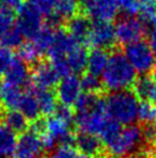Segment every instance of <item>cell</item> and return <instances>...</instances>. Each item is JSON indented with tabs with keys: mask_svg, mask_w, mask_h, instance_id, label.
I'll return each mask as SVG.
<instances>
[{
	"mask_svg": "<svg viewBox=\"0 0 156 158\" xmlns=\"http://www.w3.org/2000/svg\"><path fill=\"white\" fill-rule=\"evenodd\" d=\"M137 73L129 60L121 52H115L109 57L108 65L102 74V84L111 92L125 91L135 85Z\"/></svg>",
	"mask_w": 156,
	"mask_h": 158,
	"instance_id": "1",
	"label": "cell"
},
{
	"mask_svg": "<svg viewBox=\"0 0 156 158\" xmlns=\"http://www.w3.org/2000/svg\"><path fill=\"white\" fill-rule=\"evenodd\" d=\"M138 97L131 91L111 92L104 101V110L109 118L119 125L130 126L138 119Z\"/></svg>",
	"mask_w": 156,
	"mask_h": 158,
	"instance_id": "2",
	"label": "cell"
},
{
	"mask_svg": "<svg viewBox=\"0 0 156 158\" xmlns=\"http://www.w3.org/2000/svg\"><path fill=\"white\" fill-rule=\"evenodd\" d=\"M145 139V132L138 126L130 125L121 128V131L109 140L106 144L107 151L113 157L124 158L135 154Z\"/></svg>",
	"mask_w": 156,
	"mask_h": 158,
	"instance_id": "3",
	"label": "cell"
},
{
	"mask_svg": "<svg viewBox=\"0 0 156 158\" xmlns=\"http://www.w3.org/2000/svg\"><path fill=\"white\" fill-rule=\"evenodd\" d=\"M124 56L138 74H147L154 69L156 65L155 54L149 44L142 40L127 45Z\"/></svg>",
	"mask_w": 156,
	"mask_h": 158,
	"instance_id": "4",
	"label": "cell"
},
{
	"mask_svg": "<svg viewBox=\"0 0 156 158\" xmlns=\"http://www.w3.org/2000/svg\"><path fill=\"white\" fill-rule=\"evenodd\" d=\"M146 34V27L141 19L133 16L122 19L115 27L116 40L119 44L130 45L140 42Z\"/></svg>",
	"mask_w": 156,
	"mask_h": 158,
	"instance_id": "5",
	"label": "cell"
},
{
	"mask_svg": "<svg viewBox=\"0 0 156 158\" xmlns=\"http://www.w3.org/2000/svg\"><path fill=\"white\" fill-rule=\"evenodd\" d=\"M22 35L32 40L43 28V15L31 2L24 4L18 13V26Z\"/></svg>",
	"mask_w": 156,
	"mask_h": 158,
	"instance_id": "6",
	"label": "cell"
},
{
	"mask_svg": "<svg viewBox=\"0 0 156 158\" xmlns=\"http://www.w3.org/2000/svg\"><path fill=\"white\" fill-rule=\"evenodd\" d=\"M109 117L106 110H96L86 113H78L75 121L82 133H87L92 135L100 136L103 132Z\"/></svg>",
	"mask_w": 156,
	"mask_h": 158,
	"instance_id": "7",
	"label": "cell"
},
{
	"mask_svg": "<svg viewBox=\"0 0 156 158\" xmlns=\"http://www.w3.org/2000/svg\"><path fill=\"white\" fill-rule=\"evenodd\" d=\"M82 82L75 74L62 77L57 84V98L62 105H75L82 95Z\"/></svg>",
	"mask_w": 156,
	"mask_h": 158,
	"instance_id": "8",
	"label": "cell"
},
{
	"mask_svg": "<svg viewBox=\"0 0 156 158\" xmlns=\"http://www.w3.org/2000/svg\"><path fill=\"white\" fill-rule=\"evenodd\" d=\"M86 13L96 22H110L118 13L117 0H91L86 4Z\"/></svg>",
	"mask_w": 156,
	"mask_h": 158,
	"instance_id": "9",
	"label": "cell"
},
{
	"mask_svg": "<svg viewBox=\"0 0 156 158\" xmlns=\"http://www.w3.org/2000/svg\"><path fill=\"white\" fill-rule=\"evenodd\" d=\"M78 45L76 40L70 36L69 32L64 31L63 29H57L55 30V36L51 48L48 50V57L51 61L60 60V59H65L67 56L69 54L72 50L77 48Z\"/></svg>",
	"mask_w": 156,
	"mask_h": 158,
	"instance_id": "10",
	"label": "cell"
},
{
	"mask_svg": "<svg viewBox=\"0 0 156 158\" xmlns=\"http://www.w3.org/2000/svg\"><path fill=\"white\" fill-rule=\"evenodd\" d=\"M116 42L115 35V27L110 22H94L92 26L88 44L94 46L96 48H107L113 46Z\"/></svg>",
	"mask_w": 156,
	"mask_h": 158,
	"instance_id": "11",
	"label": "cell"
},
{
	"mask_svg": "<svg viewBox=\"0 0 156 158\" xmlns=\"http://www.w3.org/2000/svg\"><path fill=\"white\" fill-rule=\"evenodd\" d=\"M43 150V144L38 133L35 131H28L22 133L18 137L15 157L16 158H37Z\"/></svg>",
	"mask_w": 156,
	"mask_h": 158,
	"instance_id": "12",
	"label": "cell"
},
{
	"mask_svg": "<svg viewBox=\"0 0 156 158\" xmlns=\"http://www.w3.org/2000/svg\"><path fill=\"white\" fill-rule=\"evenodd\" d=\"M32 82L36 85V89H49L55 87L60 82V75L57 74L52 64L40 62L33 69L31 75Z\"/></svg>",
	"mask_w": 156,
	"mask_h": 158,
	"instance_id": "13",
	"label": "cell"
},
{
	"mask_svg": "<svg viewBox=\"0 0 156 158\" xmlns=\"http://www.w3.org/2000/svg\"><path fill=\"white\" fill-rule=\"evenodd\" d=\"M41 133H47L54 140L61 142L62 144H72L75 141L74 136L69 129V125L62 121L57 117H49L43 121V131ZM40 133V134H41Z\"/></svg>",
	"mask_w": 156,
	"mask_h": 158,
	"instance_id": "14",
	"label": "cell"
},
{
	"mask_svg": "<svg viewBox=\"0 0 156 158\" xmlns=\"http://www.w3.org/2000/svg\"><path fill=\"white\" fill-rule=\"evenodd\" d=\"M6 82L9 84H13L15 87L21 88L25 85L30 80V73L26 67V64L22 61L21 59L15 58L12 65L5 73Z\"/></svg>",
	"mask_w": 156,
	"mask_h": 158,
	"instance_id": "15",
	"label": "cell"
},
{
	"mask_svg": "<svg viewBox=\"0 0 156 158\" xmlns=\"http://www.w3.org/2000/svg\"><path fill=\"white\" fill-rule=\"evenodd\" d=\"M92 26L88 19L82 15L75 16L68 23V32L77 43H87Z\"/></svg>",
	"mask_w": 156,
	"mask_h": 158,
	"instance_id": "16",
	"label": "cell"
},
{
	"mask_svg": "<svg viewBox=\"0 0 156 158\" xmlns=\"http://www.w3.org/2000/svg\"><path fill=\"white\" fill-rule=\"evenodd\" d=\"M78 10L77 0H57L54 13L48 18L51 27L59 24L62 20H71Z\"/></svg>",
	"mask_w": 156,
	"mask_h": 158,
	"instance_id": "17",
	"label": "cell"
},
{
	"mask_svg": "<svg viewBox=\"0 0 156 158\" xmlns=\"http://www.w3.org/2000/svg\"><path fill=\"white\" fill-rule=\"evenodd\" d=\"M108 53L103 48H93L87 57V70L88 74L100 76L103 74L109 61Z\"/></svg>",
	"mask_w": 156,
	"mask_h": 158,
	"instance_id": "18",
	"label": "cell"
},
{
	"mask_svg": "<svg viewBox=\"0 0 156 158\" xmlns=\"http://www.w3.org/2000/svg\"><path fill=\"white\" fill-rule=\"evenodd\" d=\"M18 140L14 131L6 125H0V158H9L15 155Z\"/></svg>",
	"mask_w": 156,
	"mask_h": 158,
	"instance_id": "19",
	"label": "cell"
},
{
	"mask_svg": "<svg viewBox=\"0 0 156 158\" xmlns=\"http://www.w3.org/2000/svg\"><path fill=\"white\" fill-rule=\"evenodd\" d=\"M78 151L82 155H85L86 157H93L100 152L101 150V142L100 139L96 135L87 134V133H80L75 139Z\"/></svg>",
	"mask_w": 156,
	"mask_h": 158,
	"instance_id": "20",
	"label": "cell"
},
{
	"mask_svg": "<svg viewBox=\"0 0 156 158\" xmlns=\"http://www.w3.org/2000/svg\"><path fill=\"white\" fill-rule=\"evenodd\" d=\"M21 90L18 87H15L13 84L5 82L0 85V103L7 110H18V104L22 98Z\"/></svg>",
	"mask_w": 156,
	"mask_h": 158,
	"instance_id": "21",
	"label": "cell"
},
{
	"mask_svg": "<svg viewBox=\"0 0 156 158\" xmlns=\"http://www.w3.org/2000/svg\"><path fill=\"white\" fill-rule=\"evenodd\" d=\"M18 111L21 112L28 120L37 121L40 114V109L35 92L26 91L22 95L21 102L18 104Z\"/></svg>",
	"mask_w": 156,
	"mask_h": 158,
	"instance_id": "22",
	"label": "cell"
},
{
	"mask_svg": "<svg viewBox=\"0 0 156 158\" xmlns=\"http://www.w3.org/2000/svg\"><path fill=\"white\" fill-rule=\"evenodd\" d=\"M133 88L135 96L156 105V80L143 76L135 81Z\"/></svg>",
	"mask_w": 156,
	"mask_h": 158,
	"instance_id": "23",
	"label": "cell"
},
{
	"mask_svg": "<svg viewBox=\"0 0 156 158\" xmlns=\"http://www.w3.org/2000/svg\"><path fill=\"white\" fill-rule=\"evenodd\" d=\"M75 107L78 113H86L96 110H104V101L96 94L84 92L77 99Z\"/></svg>",
	"mask_w": 156,
	"mask_h": 158,
	"instance_id": "24",
	"label": "cell"
},
{
	"mask_svg": "<svg viewBox=\"0 0 156 158\" xmlns=\"http://www.w3.org/2000/svg\"><path fill=\"white\" fill-rule=\"evenodd\" d=\"M55 36V30L51 26H43V28L35 35L31 40V43L35 45V48L38 50L40 54L47 53L51 48Z\"/></svg>",
	"mask_w": 156,
	"mask_h": 158,
	"instance_id": "25",
	"label": "cell"
},
{
	"mask_svg": "<svg viewBox=\"0 0 156 158\" xmlns=\"http://www.w3.org/2000/svg\"><path fill=\"white\" fill-rule=\"evenodd\" d=\"M87 57H88V54H87L86 50L82 48L80 45H78L75 50H72L65 58L70 72L75 73V74L84 72V69L87 68Z\"/></svg>",
	"mask_w": 156,
	"mask_h": 158,
	"instance_id": "26",
	"label": "cell"
},
{
	"mask_svg": "<svg viewBox=\"0 0 156 158\" xmlns=\"http://www.w3.org/2000/svg\"><path fill=\"white\" fill-rule=\"evenodd\" d=\"M35 95L38 101L40 113L45 115H51L57 111V97L48 89H36Z\"/></svg>",
	"mask_w": 156,
	"mask_h": 158,
	"instance_id": "27",
	"label": "cell"
},
{
	"mask_svg": "<svg viewBox=\"0 0 156 158\" xmlns=\"http://www.w3.org/2000/svg\"><path fill=\"white\" fill-rule=\"evenodd\" d=\"M5 125L15 133H24L28 128V119L18 110L8 111L5 115Z\"/></svg>",
	"mask_w": 156,
	"mask_h": 158,
	"instance_id": "28",
	"label": "cell"
},
{
	"mask_svg": "<svg viewBox=\"0 0 156 158\" xmlns=\"http://www.w3.org/2000/svg\"><path fill=\"white\" fill-rule=\"evenodd\" d=\"M23 37L22 32L18 27H12L9 30H7L1 37V45H4L8 48H20L23 44Z\"/></svg>",
	"mask_w": 156,
	"mask_h": 158,
	"instance_id": "29",
	"label": "cell"
},
{
	"mask_svg": "<svg viewBox=\"0 0 156 158\" xmlns=\"http://www.w3.org/2000/svg\"><path fill=\"white\" fill-rule=\"evenodd\" d=\"M40 53L32 43H23L18 48V59L24 64H35L38 60Z\"/></svg>",
	"mask_w": 156,
	"mask_h": 158,
	"instance_id": "30",
	"label": "cell"
},
{
	"mask_svg": "<svg viewBox=\"0 0 156 158\" xmlns=\"http://www.w3.org/2000/svg\"><path fill=\"white\" fill-rule=\"evenodd\" d=\"M138 119L145 123H152L156 121V105L149 102H143L139 106Z\"/></svg>",
	"mask_w": 156,
	"mask_h": 158,
	"instance_id": "31",
	"label": "cell"
},
{
	"mask_svg": "<svg viewBox=\"0 0 156 158\" xmlns=\"http://www.w3.org/2000/svg\"><path fill=\"white\" fill-rule=\"evenodd\" d=\"M51 158H83L82 154L72 144H60L53 150Z\"/></svg>",
	"mask_w": 156,
	"mask_h": 158,
	"instance_id": "32",
	"label": "cell"
},
{
	"mask_svg": "<svg viewBox=\"0 0 156 158\" xmlns=\"http://www.w3.org/2000/svg\"><path fill=\"white\" fill-rule=\"evenodd\" d=\"M80 82H82V89L88 94H96L102 89V82H100L99 76L87 74L80 80Z\"/></svg>",
	"mask_w": 156,
	"mask_h": 158,
	"instance_id": "33",
	"label": "cell"
},
{
	"mask_svg": "<svg viewBox=\"0 0 156 158\" xmlns=\"http://www.w3.org/2000/svg\"><path fill=\"white\" fill-rule=\"evenodd\" d=\"M139 14L142 21H150L156 15V0H140Z\"/></svg>",
	"mask_w": 156,
	"mask_h": 158,
	"instance_id": "34",
	"label": "cell"
},
{
	"mask_svg": "<svg viewBox=\"0 0 156 158\" xmlns=\"http://www.w3.org/2000/svg\"><path fill=\"white\" fill-rule=\"evenodd\" d=\"M29 2L33 5L41 13V15L49 18L55 10L57 0H29Z\"/></svg>",
	"mask_w": 156,
	"mask_h": 158,
	"instance_id": "35",
	"label": "cell"
},
{
	"mask_svg": "<svg viewBox=\"0 0 156 158\" xmlns=\"http://www.w3.org/2000/svg\"><path fill=\"white\" fill-rule=\"evenodd\" d=\"M13 13L9 12L8 9H6L0 4V40L6 31L13 27Z\"/></svg>",
	"mask_w": 156,
	"mask_h": 158,
	"instance_id": "36",
	"label": "cell"
},
{
	"mask_svg": "<svg viewBox=\"0 0 156 158\" xmlns=\"http://www.w3.org/2000/svg\"><path fill=\"white\" fill-rule=\"evenodd\" d=\"M118 9L125 15L133 16L139 13L140 8V0H117Z\"/></svg>",
	"mask_w": 156,
	"mask_h": 158,
	"instance_id": "37",
	"label": "cell"
},
{
	"mask_svg": "<svg viewBox=\"0 0 156 158\" xmlns=\"http://www.w3.org/2000/svg\"><path fill=\"white\" fill-rule=\"evenodd\" d=\"M14 59L15 58L13 57L12 50L0 44V74L6 73V70L8 69L9 66L12 65Z\"/></svg>",
	"mask_w": 156,
	"mask_h": 158,
	"instance_id": "38",
	"label": "cell"
},
{
	"mask_svg": "<svg viewBox=\"0 0 156 158\" xmlns=\"http://www.w3.org/2000/svg\"><path fill=\"white\" fill-rule=\"evenodd\" d=\"M55 117H57L59 119H61V120H62V121H64L65 123H68L69 126L75 120L74 112H72V110L70 109V106H65V105H62V104L57 107V111H55Z\"/></svg>",
	"mask_w": 156,
	"mask_h": 158,
	"instance_id": "39",
	"label": "cell"
},
{
	"mask_svg": "<svg viewBox=\"0 0 156 158\" xmlns=\"http://www.w3.org/2000/svg\"><path fill=\"white\" fill-rule=\"evenodd\" d=\"M0 4L4 6L9 12H20V9L23 7V0H0Z\"/></svg>",
	"mask_w": 156,
	"mask_h": 158,
	"instance_id": "40",
	"label": "cell"
},
{
	"mask_svg": "<svg viewBox=\"0 0 156 158\" xmlns=\"http://www.w3.org/2000/svg\"><path fill=\"white\" fill-rule=\"evenodd\" d=\"M40 141L43 144V149L45 150H52L57 144V141L53 139L51 135H48L47 133H41L40 134Z\"/></svg>",
	"mask_w": 156,
	"mask_h": 158,
	"instance_id": "41",
	"label": "cell"
},
{
	"mask_svg": "<svg viewBox=\"0 0 156 158\" xmlns=\"http://www.w3.org/2000/svg\"><path fill=\"white\" fill-rule=\"evenodd\" d=\"M149 46L152 48V51L154 52L156 57V30H152L150 32V36H149Z\"/></svg>",
	"mask_w": 156,
	"mask_h": 158,
	"instance_id": "42",
	"label": "cell"
},
{
	"mask_svg": "<svg viewBox=\"0 0 156 158\" xmlns=\"http://www.w3.org/2000/svg\"><path fill=\"white\" fill-rule=\"evenodd\" d=\"M150 22V24H152V28H153V30H156V15L154 16V18L149 21Z\"/></svg>",
	"mask_w": 156,
	"mask_h": 158,
	"instance_id": "43",
	"label": "cell"
},
{
	"mask_svg": "<svg viewBox=\"0 0 156 158\" xmlns=\"http://www.w3.org/2000/svg\"><path fill=\"white\" fill-rule=\"evenodd\" d=\"M153 132H154V137L156 139V121L154 123V127H153Z\"/></svg>",
	"mask_w": 156,
	"mask_h": 158,
	"instance_id": "44",
	"label": "cell"
},
{
	"mask_svg": "<svg viewBox=\"0 0 156 158\" xmlns=\"http://www.w3.org/2000/svg\"><path fill=\"white\" fill-rule=\"evenodd\" d=\"M77 1H79V2H83V4H88L91 0H77Z\"/></svg>",
	"mask_w": 156,
	"mask_h": 158,
	"instance_id": "45",
	"label": "cell"
},
{
	"mask_svg": "<svg viewBox=\"0 0 156 158\" xmlns=\"http://www.w3.org/2000/svg\"><path fill=\"white\" fill-rule=\"evenodd\" d=\"M153 72H154V77H155V80H156V65H155V67H154Z\"/></svg>",
	"mask_w": 156,
	"mask_h": 158,
	"instance_id": "46",
	"label": "cell"
},
{
	"mask_svg": "<svg viewBox=\"0 0 156 158\" xmlns=\"http://www.w3.org/2000/svg\"><path fill=\"white\" fill-rule=\"evenodd\" d=\"M85 158H100V157H98V156H93V157H85Z\"/></svg>",
	"mask_w": 156,
	"mask_h": 158,
	"instance_id": "47",
	"label": "cell"
},
{
	"mask_svg": "<svg viewBox=\"0 0 156 158\" xmlns=\"http://www.w3.org/2000/svg\"><path fill=\"white\" fill-rule=\"evenodd\" d=\"M0 119H1V115H0Z\"/></svg>",
	"mask_w": 156,
	"mask_h": 158,
	"instance_id": "48",
	"label": "cell"
}]
</instances>
